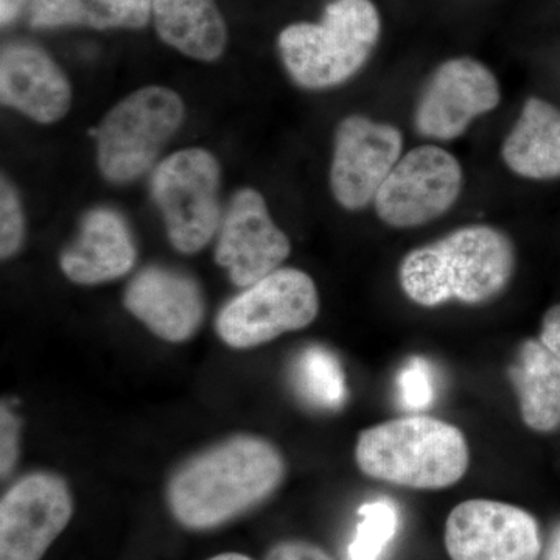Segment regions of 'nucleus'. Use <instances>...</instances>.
<instances>
[{"label": "nucleus", "mask_w": 560, "mask_h": 560, "mask_svg": "<svg viewBox=\"0 0 560 560\" xmlns=\"http://www.w3.org/2000/svg\"><path fill=\"white\" fill-rule=\"evenodd\" d=\"M0 98L2 105L39 124H54L68 114L72 91L46 51L33 44L13 43L0 55Z\"/></svg>", "instance_id": "obj_15"}, {"label": "nucleus", "mask_w": 560, "mask_h": 560, "mask_svg": "<svg viewBox=\"0 0 560 560\" xmlns=\"http://www.w3.org/2000/svg\"><path fill=\"white\" fill-rule=\"evenodd\" d=\"M265 560H334L316 545L302 540L280 541L268 551Z\"/></svg>", "instance_id": "obj_26"}, {"label": "nucleus", "mask_w": 560, "mask_h": 560, "mask_svg": "<svg viewBox=\"0 0 560 560\" xmlns=\"http://www.w3.org/2000/svg\"><path fill=\"white\" fill-rule=\"evenodd\" d=\"M382 20L372 0H331L318 24L300 22L279 35L291 79L319 91L352 79L377 46Z\"/></svg>", "instance_id": "obj_4"}, {"label": "nucleus", "mask_w": 560, "mask_h": 560, "mask_svg": "<svg viewBox=\"0 0 560 560\" xmlns=\"http://www.w3.org/2000/svg\"><path fill=\"white\" fill-rule=\"evenodd\" d=\"M444 540L452 560H537L541 552L536 518L493 500L458 504L445 523Z\"/></svg>", "instance_id": "obj_12"}, {"label": "nucleus", "mask_w": 560, "mask_h": 560, "mask_svg": "<svg viewBox=\"0 0 560 560\" xmlns=\"http://www.w3.org/2000/svg\"><path fill=\"white\" fill-rule=\"evenodd\" d=\"M151 18V0H33L35 28H142Z\"/></svg>", "instance_id": "obj_20"}, {"label": "nucleus", "mask_w": 560, "mask_h": 560, "mask_svg": "<svg viewBox=\"0 0 560 560\" xmlns=\"http://www.w3.org/2000/svg\"><path fill=\"white\" fill-rule=\"evenodd\" d=\"M500 102V83L488 66L469 57L453 58L434 70L420 92L415 127L423 138L448 142Z\"/></svg>", "instance_id": "obj_10"}, {"label": "nucleus", "mask_w": 560, "mask_h": 560, "mask_svg": "<svg viewBox=\"0 0 560 560\" xmlns=\"http://www.w3.org/2000/svg\"><path fill=\"white\" fill-rule=\"evenodd\" d=\"M511 172L526 179L560 178V109L529 97L501 147Z\"/></svg>", "instance_id": "obj_17"}, {"label": "nucleus", "mask_w": 560, "mask_h": 560, "mask_svg": "<svg viewBox=\"0 0 560 560\" xmlns=\"http://www.w3.org/2000/svg\"><path fill=\"white\" fill-rule=\"evenodd\" d=\"M463 167L451 151L416 147L400 158L375 195L378 219L397 230L440 219L458 201Z\"/></svg>", "instance_id": "obj_8"}, {"label": "nucleus", "mask_w": 560, "mask_h": 560, "mask_svg": "<svg viewBox=\"0 0 560 560\" xmlns=\"http://www.w3.org/2000/svg\"><path fill=\"white\" fill-rule=\"evenodd\" d=\"M294 383L308 404L324 410H337L348 396L340 361L320 346H311L298 357Z\"/></svg>", "instance_id": "obj_21"}, {"label": "nucleus", "mask_w": 560, "mask_h": 560, "mask_svg": "<svg viewBox=\"0 0 560 560\" xmlns=\"http://www.w3.org/2000/svg\"><path fill=\"white\" fill-rule=\"evenodd\" d=\"M125 307L162 340L194 337L205 316L200 287L189 276L162 267L140 271L125 293Z\"/></svg>", "instance_id": "obj_14"}, {"label": "nucleus", "mask_w": 560, "mask_h": 560, "mask_svg": "<svg viewBox=\"0 0 560 560\" xmlns=\"http://www.w3.org/2000/svg\"><path fill=\"white\" fill-rule=\"evenodd\" d=\"M24 213L20 197L9 179L2 176L0 186V256L10 259L20 250L24 241Z\"/></svg>", "instance_id": "obj_24"}, {"label": "nucleus", "mask_w": 560, "mask_h": 560, "mask_svg": "<svg viewBox=\"0 0 560 560\" xmlns=\"http://www.w3.org/2000/svg\"><path fill=\"white\" fill-rule=\"evenodd\" d=\"M73 501L58 475L22 478L0 503V560H40L72 518Z\"/></svg>", "instance_id": "obj_11"}, {"label": "nucleus", "mask_w": 560, "mask_h": 560, "mask_svg": "<svg viewBox=\"0 0 560 560\" xmlns=\"http://www.w3.org/2000/svg\"><path fill=\"white\" fill-rule=\"evenodd\" d=\"M359 469L372 480L400 488L441 490L463 480L470 451L458 427L431 416H404L361 431Z\"/></svg>", "instance_id": "obj_3"}, {"label": "nucleus", "mask_w": 560, "mask_h": 560, "mask_svg": "<svg viewBox=\"0 0 560 560\" xmlns=\"http://www.w3.org/2000/svg\"><path fill=\"white\" fill-rule=\"evenodd\" d=\"M545 560H560V526L552 534L550 545L545 552Z\"/></svg>", "instance_id": "obj_29"}, {"label": "nucleus", "mask_w": 560, "mask_h": 560, "mask_svg": "<svg viewBox=\"0 0 560 560\" xmlns=\"http://www.w3.org/2000/svg\"><path fill=\"white\" fill-rule=\"evenodd\" d=\"M209 560H253L246 558V556L238 555V552H224V555L215 556V558Z\"/></svg>", "instance_id": "obj_30"}, {"label": "nucleus", "mask_w": 560, "mask_h": 560, "mask_svg": "<svg viewBox=\"0 0 560 560\" xmlns=\"http://www.w3.org/2000/svg\"><path fill=\"white\" fill-rule=\"evenodd\" d=\"M291 253L285 232L280 231L259 191L238 190L221 223L215 259L226 268L235 285L248 287L279 270Z\"/></svg>", "instance_id": "obj_13"}, {"label": "nucleus", "mask_w": 560, "mask_h": 560, "mask_svg": "<svg viewBox=\"0 0 560 560\" xmlns=\"http://www.w3.org/2000/svg\"><path fill=\"white\" fill-rule=\"evenodd\" d=\"M219 190L220 165L209 151H176L158 165L151 194L180 253H198L212 241L220 224Z\"/></svg>", "instance_id": "obj_7"}, {"label": "nucleus", "mask_w": 560, "mask_h": 560, "mask_svg": "<svg viewBox=\"0 0 560 560\" xmlns=\"http://www.w3.org/2000/svg\"><path fill=\"white\" fill-rule=\"evenodd\" d=\"M20 456V420L2 404L0 410V474L9 477Z\"/></svg>", "instance_id": "obj_25"}, {"label": "nucleus", "mask_w": 560, "mask_h": 560, "mask_svg": "<svg viewBox=\"0 0 560 560\" xmlns=\"http://www.w3.org/2000/svg\"><path fill=\"white\" fill-rule=\"evenodd\" d=\"M33 3V0H0V24L7 27L20 16L21 11Z\"/></svg>", "instance_id": "obj_28"}, {"label": "nucleus", "mask_w": 560, "mask_h": 560, "mask_svg": "<svg viewBox=\"0 0 560 560\" xmlns=\"http://www.w3.org/2000/svg\"><path fill=\"white\" fill-rule=\"evenodd\" d=\"M397 390L401 405L408 410H427L434 399V377L425 360H408L397 377Z\"/></svg>", "instance_id": "obj_23"}, {"label": "nucleus", "mask_w": 560, "mask_h": 560, "mask_svg": "<svg viewBox=\"0 0 560 560\" xmlns=\"http://www.w3.org/2000/svg\"><path fill=\"white\" fill-rule=\"evenodd\" d=\"M318 313V290L311 276L296 268H279L224 305L217 331L231 348H256L305 329Z\"/></svg>", "instance_id": "obj_6"}, {"label": "nucleus", "mask_w": 560, "mask_h": 560, "mask_svg": "<svg viewBox=\"0 0 560 560\" xmlns=\"http://www.w3.org/2000/svg\"><path fill=\"white\" fill-rule=\"evenodd\" d=\"M136 246L128 224L113 209H94L81 221L79 238L61 254V270L72 282L97 285L131 270Z\"/></svg>", "instance_id": "obj_16"}, {"label": "nucleus", "mask_w": 560, "mask_h": 560, "mask_svg": "<svg viewBox=\"0 0 560 560\" xmlns=\"http://www.w3.org/2000/svg\"><path fill=\"white\" fill-rule=\"evenodd\" d=\"M515 271L510 235L471 224L410 250L400 261V289L420 307L445 302L480 305L499 298Z\"/></svg>", "instance_id": "obj_2"}, {"label": "nucleus", "mask_w": 560, "mask_h": 560, "mask_svg": "<svg viewBox=\"0 0 560 560\" xmlns=\"http://www.w3.org/2000/svg\"><path fill=\"white\" fill-rule=\"evenodd\" d=\"M539 340L555 353L556 359L560 361V304L552 305L545 313L541 319V329Z\"/></svg>", "instance_id": "obj_27"}, {"label": "nucleus", "mask_w": 560, "mask_h": 560, "mask_svg": "<svg viewBox=\"0 0 560 560\" xmlns=\"http://www.w3.org/2000/svg\"><path fill=\"white\" fill-rule=\"evenodd\" d=\"M360 523L348 548L349 560H378L399 526V514L388 500H375L359 510Z\"/></svg>", "instance_id": "obj_22"}, {"label": "nucleus", "mask_w": 560, "mask_h": 560, "mask_svg": "<svg viewBox=\"0 0 560 560\" xmlns=\"http://www.w3.org/2000/svg\"><path fill=\"white\" fill-rule=\"evenodd\" d=\"M510 381L521 401L523 422L550 433L560 427V361L540 340H526L510 366Z\"/></svg>", "instance_id": "obj_19"}, {"label": "nucleus", "mask_w": 560, "mask_h": 560, "mask_svg": "<svg viewBox=\"0 0 560 560\" xmlns=\"http://www.w3.org/2000/svg\"><path fill=\"white\" fill-rule=\"evenodd\" d=\"M283 477L285 460L271 442L232 438L179 467L168 482V506L186 528H217L271 497Z\"/></svg>", "instance_id": "obj_1"}, {"label": "nucleus", "mask_w": 560, "mask_h": 560, "mask_svg": "<svg viewBox=\"0 0 560 560\" xmlns=\"http://www.w3.org/2000/svg\"><path fill=\"white\" fill-rule=\"evenodd\" d=\"M151 16L161 39L187 57L215 61L226 49V22L215 0H151Z\"/></svg>", "instance_id": "obj_18"}, {"label": "nucleus", "mask_w": 560, "mask_h": 560, "mask_svg": "<svg viewBox=\"0 0 560 560\" xmlns=\"http://www.w3.org/2000/svg\"><path fill=\"white\" fill-rule=\"evenodd\" d=\"M404 150V135L393 125L352 114L335 131L330 189L335 200L348 210H361L374 202Z\"/></svg>", "instance_id": "obj_9"}, {"label": "nucleus", "mask_w": 560, "mask_h": 560, "mask_svg": "<svg viewBox=\"0 0 560 560\" xmlns=\"http://www.w3.org/2000/svg\"><path fill=\"white\" fill-rule=\"evenodd\" d=\"M184 120L183 98L162 86L132 92L106 114L92 138L97 162L110 183L125 184L143 175Z\"/></svg>", "instance_id": "obj_5"}]
</instances>
